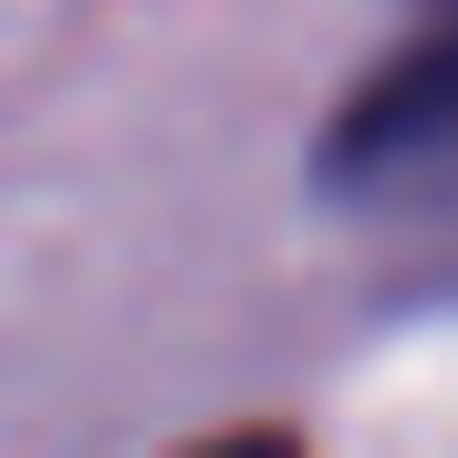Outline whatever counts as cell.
<instances>
[{
  "label": "cell",
  "instance_id": "cell-1",
  "mask_svg": "<svg viewBox=\"0 0 458 458\" xmlns=\"http://www.w3.org/2000/svg\"><path fill=\"white\" fill-rule=\"evenodd\" d=\"M449 166H458V10H439V30L410 39V49L332 117L322 176L342 185V195H390V185L449 176Z\"/></svg>",
  "mask_w": 458,
  "mask_h": 458
},
{
  "label": "cell",
  "instance_id": "cell-2",
  "mask_svg": "<svg viewBox=\"0 0 458 458\" xmlns=\"http://www.w3.org/2000/svg\"><path fill=\"white\" fill-rule=\"evenodd\" d=\"M439 10H458V0H439Z\"/></svg>",
  "mask_w": 458,
  "mask_h": 458
}]
</instances>
